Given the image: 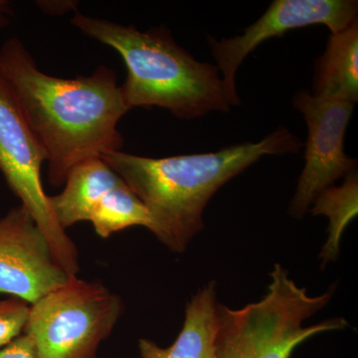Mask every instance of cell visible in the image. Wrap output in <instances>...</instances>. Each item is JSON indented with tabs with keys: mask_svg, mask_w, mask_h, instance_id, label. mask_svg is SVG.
I'll return each instance as SVG.
<instances>
[{
	"mask_svg": "<svg viewBox=\"0 0 358 358\" xmlns=\"http://www.w3.org/2000/svg\"><path fill=\"white\" fill-rule=\"evenodd\" d=\"M0 71L43 148L54 187L64 185L77 164L122 150L124 140L117 127L129 110L114 70L101 66L90 76H50L13 37L0 49Z\"/></svg>",
	"mask_w": 358,
	"mask_h": 358,
	"instance_id": "cell-1",
	"label": "cell"
},
{
	"mask_svg": "<svg viewBox=\"0 0 358 358\" xmlns=\"http://www.w3.org/2000/svg\"><path fill=\"white\" fill-rule=\"evenodd\" d=\"M303 143L280 128L256 143L206 154L152 159L113 152L101 157L143 201L148 230L173 253H183L203 229L205 207L231 179L266 155L298 154Z\"/></svg>",
	"mask_w": 358,
	"mask_h": 358,
	"instance_id": "cell-2",
	"label": "cell"
},
{
	"mask_svg": "<svg viewBox=\"0 0 358 358\" xmlns=\"http://www.w3.org/2000/svg\"><path fill=\"white\" fill-rule=\"evenodd\" d=\"M71 22L121 54L128 69L122 95L129 110L159 107L178 119L193 120L232 107L217 66L193 58L166 28L143 32L79 13Z\"/></svg>",
	"mask_w": 358,
	"mask_h": 358,
	"instance_id": "cell-3",
	"label": "cell"
},
{
	"mask_svg": "<svg viewBox=\"0 0 358 358\" xmlns=\"http://www.w3.org/2000/svg\"><path fill=\"white\" fill-rule=\"evenodd\" d=\"M268 291L260 301L233 310L218 303V358H291L301 343L327 331L350 326L345 317L327 319L313 326L303 322L329 305L336 284L319 296H310L275 264Z\"/></svg>",
	"mask_w": 358,
	"mask_h": 358,
	"instance_id": "cell-4",
	"label": "cell"
},
{
	"mask_svg": "<svg viewBox=\"0 0 358 358\" xmlns=\"http://www.w3.org/2000/svg\"><path fill=\"white\" fill-rule=\"evenodd\" d=\"M124 307L117 294L100 282L70 275L30 307L24 333L38 358H96Z\"/></svg>",
	"mask_w": 358,
	"mask_h": 358,
	"instance_id": "cell-5",
	"label": "cell"
},
{
	"mask_svg": "<svg viewBox=\"0 0 358 358\" xmlns=\"http://www.w3.org/2000/svg\"><path fill=\"white\" fill-rule=\"evenodd\" d=\"M46 155L23 117L13 89L0 71V173L21 206L44 233L56 262L69 275L80 271L74 242L59 225L44 192Z\"/></svg>",
	"mask_w": 358,
	"mask_h": 358,
	"instance_id": "cell-6",
	"label": "cell"
},
{
	"mask_svg": "<svg viewBox=\"0 0 358 358\" xmlns=\"http://www.w3.org/2000/svg\"><path fill=\"white\" fill-rule=\"evenodd\" d=\"M293 103L308 127L305 166L289 209L294 218L301 219L322 190L357 171V160L345 152L346 129L355 105L307 91L298 92Z\"/></svg>",
	"mask_w": 358,
	"mask_h": 358,
	"instance_id": "cell-7",
	"label": "cell"
},
{
	"mask_svg": "<svg viewBox=\"0 0 358 358\" xmlns=\"http://www.w3.org/2000/svg\"><path fill=\"white\" fill-rule=\"evenodd\" d=\"M357 11L358 4L355 0H275L243 34L220 41L207 37L232 105L240 103L237 71L259 45L273 37L282 36L289 30L310 25H326L333 34L343 31L357 20Z\"/></svg>",
	"mask_w": 358,
	"mask_h": 358,
	"instance_id": "cell-8",
	"label": "cell"
},
{
	"mask_svg": "<svg viewBox=\"0 0 358 358\" xmlns=\"http://www.w3.org/2000/svg\"><path fill=\"white\" fill-rule=\"evenodd\" d=\"M44 233L22 206L0 219V294L32 305L67 282Z\"/></svg>",
	"mask_w": 358,
	"mask_h": 358,
	"instance_id": "cell-9",
	"label": "cell"
},
{
	"mask_svg": "<svg viewBox=\"0 0 358 358\" xmlns=\"http://www.w3.org/2000/svg\"><path fill=\"white\" fill-rule=\"evenodd\" d=\"M217 294L216 282H209L187 301L185 322L176 341L162 348L150 339L138 341L143 358H218Z\"/></svg>",
	"mask_w": 358,
	"mask_h": 358,
	"instance_id": "cell-10",
	"label": "cell"
},
{
	"mask_svg": "<svg viewBox=\"0 0 358 358\" xmlns=\"http://www.w3.org/2000/svg\"><path fill=\"white\" fill-rule=\"evenodd\" d=\"M122 179L101 157L85 160L71 169L63 192L49 196L52 211L66 231L78 222L89 221L99 200Z\"/></svg>",
	"mask_w": 358,
	"mask_h": 358,
	"instance_id": "cell-11",
	"label": "cell"
},
{
	"mask_svg": "<svg viewBox=\"0 0 358 358\" xmlns=\"http://www.w3.org/2000/svg\"><path fill=\"white\" fill-rule=\"evenodd\" d=\"M315 96L352 103L358 101V21L331 33L313 75Z\"/></svg>",
	"mask_w": 358,
	"mask_h": 358,
	"instance_id": "cell-12",
	"label": "cell"
},
{
	"mask_svg": "<svg viewBox=\"0 0 358 358\" xmlns=\"http://www.w3.org/2000/svg\"><path fill=\"white\" fill-rule=\"evenodd\" d=\"M312 205L310 212L313 215H324L329 219L327 239L319 257L322 268H324L338 260L343 232L357 216V171L346 176L343 185H331L322 190Z\"/></svg>",
	"mask_w": 358,
	"mask_h": 358,
	"instance_id": "cell-13",
	"label": "cell"
},
{
	"mask_svg": "<svg viewBox=\"0 0 358 358\" xmlns=\"http://www.w3.org/2000/svg\"><path fill=\"white\" fill-rule=\"evenodd\" d=\"M89 222L93 224L96 235L107 239L114 233L133 226L148 229L150 217L145 205L122 180L99 200Z\"/></svg>",
	"mask_w": 358,
	"mask_h": 358,
	"instance_id": "cell-14",
	"label": "cell"
},
{
	"mask_svg": "<svg viewBox=\"0 0 358 358\" xmlns=\"http://www.w3.org/2000/svg\"><path fill=\"white\" fill-rule=\"evenodd\" d=\"M30 307L27 301L15 296L0 301V350L24 333Z\"/></svg>",
	"mask_w": 358,
	"mask_h": 358,
	"instance_id": "cell-15",
	"label": "cell"
},
{
	"mask_svg": "<svg viewBox=\"0 0 358 358\" xmlns=\"http://www.w3.org/2000/svg\"><path fill=\"white\" fill-rule=\"evenodd\" d=\"M0 358H38L32 338L22 334L0 350Z\"/></svg>",
	"mask_w": 358,
	"mask_h": 358,
	"instance_id": "cell-16",
	"label": "cell"
},
{
	"mask_svg": "<svg viewBox=\"0 0 358 358\" xmlns=\"http://www.w3.org/2000/svg\"><path fill=\"white\" fill-rule=\"evenodd\" d=\"M8 11V6H7L6 1H1L0 0V27L7 24L8 20H7L6 13Z\"/></svg>",
	"mask_w": 358,
	"mask_h": 358,
	"instance_id": "cell-17",
	"label": "cell"
}]
</instances>
